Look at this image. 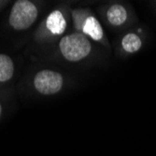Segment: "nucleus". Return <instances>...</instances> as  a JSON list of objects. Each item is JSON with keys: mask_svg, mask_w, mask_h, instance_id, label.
Listing matches in <instances>:
<instances>
[{"mask_svg": "<svg viewBox=\"0 0 156 156\" xmlns=\"http://www.w3.org/2000/svg\"><path fill=\"white\" fill-rule=\"evenodd\" d=\"M141 39L139 37L134 33L127 34L123 37L122 40V45L124 51L127 52H136L141 47Z\"/></svg>", "mask_w": 156, "mask_h": 156, "instance_id": "6e6552de", "label": "nucleus"}, {"mask_svg": "<svg viewBox=\"0 0 156 156\" xmlns=\"http://www.w3.org/2000/svg\"><path fill=\"white\" fill-rule=\"evenodd\" d=\"M82 31L90 36L94 40H100L103 37V29L94 17H88L84 22Z\"/></svg>", "mask_w": 156, "mask_h": 156, "instance_id": "39448f33", "label": "nucleus"}, {"mask_svg": "<svg viewBox=\"0 0 156 156\" xmlns=\"http://www.w3.org/2000/svg\"><path fill=\"white\" fill-rule=\"evenodd\" d=\"M14 73V65L9 56L0 54V81L9 80Z\"/></svg>", "mask_w": 156, "mask_h": 156, "instance_id": "0eeeda50", "label": "nucleus"}, {"mask_svg": "<svg viewBox=\"0 0 156 156\" xmlns=\"http://www.w3.org/2000/svg\"><path fill=\"white\" fill-rule=\"evenodd\" d=\"M63 77L52 70H42L34 79V85L37 91L42 94H54L58 93L63 86Z\"/></svg>", "mask_w": 156, "mask_h": 156, "instance_id": "7ed1b4c3", "label": "nucleus"}, {"mask_svg": "<svg viewBox=\"0 0 156 156\" xmlns=\"http://www.w3.org/2000/svg\"><path fill=\"white\" fill-rule=\"evenodd\" d=\"M64 57L70 62L80 61L91 52V43L83 34L75 33L64 37L59 43Z\"/></svg>", "mask_w": 156, "mask_h": 156, "instance_id": "f257e3e1", "label": "nucleus"}, {"mask_svg": "<svg viewBox=\"0 0 156 156\" xmlns=\"http://www.w3.org/2000/svg\"><path fill=\"white\" fill-rule=\"evenodd\" d=\"M1 112H2V107H1V104H0V116H1Z\"/></svg>", "mask_w": 156, "mask_h": 156, "instance_id": "1a4fd4ad", "label": "nucleus"}, {"mask_svg": "<svg viewBox=\"0 0 156 156\" xmlns=\"http://www.w3.org/2000/svg\"><path fill=\"white\" fill-rule=\"evenodd\" d=\"M46 26L54 35H61L65 32L66 23L63 14L59 10H54L47 18Z\"/></svg>", "mask_w": 156, "mask_h": 156, "instance_id": "20e7f679", "label": "nucleus"}, {"mask_svg": "<svg viewBox=\"0 0 156 156\" xmlns=\"http://www.w3.org/2000/svg\"><path fill=\"white\" fill-rule=\"evenodd\" d=\"M107 17L112 25H121L127 19V12L122 5H113L108 9Z\"/></svg>", "mask_w": 156, "mask_h": 156, "instance_id": "423d86ee", "label": "nucleus"}, {"mask_svg": "<svg viewBox=\"0 0 156 156\" xmlns=\"http://www.w3.org/2000/svg\"><path fill=\"white\" fill-rule=\"evenodd\" d=\"M37 17V7L31 1L18 0L11 9L9 22L15 30H25L35 23Z\"/></svg>", "mask_w": 156, "mask_h": 156, "instance_id": "f03ea898", "label": "nucleus"}]
</instances>
